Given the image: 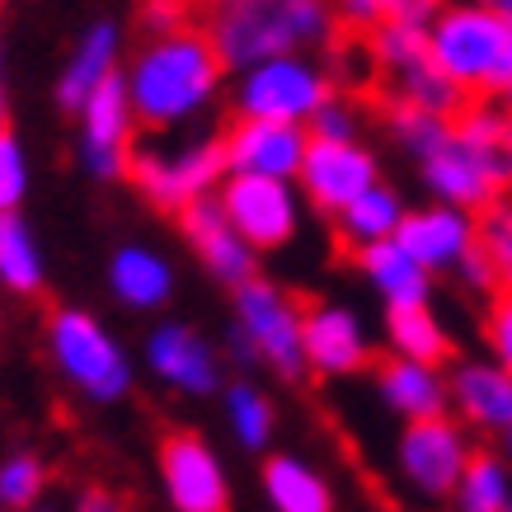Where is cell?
<instances>
[{"label": "cell", "instance_id": "cell-1", "mask_svg": "<svg viewBox=\"0 0 512 512\" xmlns=\"http://www.w3.org/2000/svg\"><path fill=\"white\" fill-rule=\"evenodd\" d=\"M221 71L226 66L202 29L160 33L127 76V99H132L137 123L165 132V127H179L184 118L202 113L207 99L217 94Z\"/></svg>", "mask_w": 512, "mask_h": 512}, {"label": "cell", "instance_id": "cell-2", "mask_svg": "<svg viewBox=\"0 0 512 512\" xmlns=\"http://www.w3.org/2000/svg\"><path fill=\"white\" fill-rule=\"evenodd\" d=\"M202 33L221 66H259L329 38V0H202Z\"/></svg>", "mask_w": 512, "mask_h": 512}, {"label": "cell", "instance_id": "cell-3", "mask_svg": "<svg viewBox=\"0 0 512 512\" xmlns=\"http://www.w3.org/2000/svg\"><path fill=\"white\" fill-rule=\"evenodd\" d=\"M301 320H306V306L287 287L254 273L249 282L231 287V334L221 353L235 367H264L278 381H301L306 376Z\"/></svg>", "mask_w": 512, "mask_h": 512}, {"label": "cell", "instance_id": "cell-4", "mask_svg": "<svg viewBox=\"0 0 512 512\" xmlns=\"http://www.w3.org/2000/svg\"><path fill=\"white\" fill-rule=\"evenodd\" d=\"M47 362L62 376L66 386L76 390L85 404H123L137 386V362L123 343L113 339V329L94 311L80 306H57L47 315Z\"/></svg>", "mask_w": 512, "mask_h": 512}, {"label": "cell", "instance_id": "cell-5", "mask_svg": "<svg viewBox=\"0 0 512 512\" xmlns=\"http://www.w3.org/2000/svg\"><path fill=\"white\" fill-rule=\"evenodd\" d=\"M442 76L461 94H503L512 85V19L484 5H461L437 15L428 29Z\"/></svg>", "mask_w": 512, "mask_h": 512}, {"label": "cell", "instance_id": "cell-6", "mask_svg": "<svg viewBox=\"0 0 512 512\" xmlns=\"http://www.w3.org/2000/svg\"><path fill=\"white\" fill-rule=\"evenodd\" d=\"M372 62L381 66V80H386L390 99H400V104L442 113V118H456V109L466 104V94L442 76V66L433 57V43H428V29H414V24H372Z\"/></svg>", "mask_w": 512, "mask_h": 512}, {"label": "cell", "instance_id": "cell-7", "mask_svg": "<svg viewBox=\"0 0 512 512\" xmlns=\"http://www.w3.org/2000/svg\"><path fill=\"white\" fill-rule=\"evenodd\" d=\"M470 428L437 414V419H419V423H400V442H395V475L414 498L423 503H447L461 470H466L470 451Z\"/></svg>", "mask_w": 512, "mask_h": 512}, {"label": "cell", "instance_id": "cell-8", "mask_svg": "<svg viewBox=\"0 0 512 512\" xmlns=\"http://www.w3.org/2000/svg\"><path fill=\"white\" fill-rule=\"evenodd\" d=\"M156 475L170 512H231V470L221 451L193 428L160 437Z\"/></svg>", "mask_w": 512, "mask_h": 512}, {"label": "cell", "instance_id": "cell-9", "mask_svg": "<svg viewBox=\"0 0 512 512\" xmlns=\"http://www.w3.org/2000/svg\"><path fill=\"white\" fill-rule=\"evenodd\" d=\"M127 179L141 188V198L160 212H184L188 202L212 198V188L226 179V151L221 137L193 141L184 151H132Z\"/></svg>", "mask_w": 512, "mask_h": 512}, {"label": "cell", "instance_id": "cell-10", "mask_svg": "<svg viewBox=\"0 0 512 512\" xmlns=\"http://www.w3.org/2000/svg\"><path fill=\"white\" fill-rule=\"evenodd\" d=\"M141 367L184 400H212L226 386V353L184 320H160L141 343Z\"/></svg>", "mask_w": 512, "mask_h": 512}, {"label": "cell", "instance_id": "cell-11", "mask_svg": "<svg viewBox=\"0 0 512 512\" xmlns=\"http://www.w3.org/2000/svg\"><path fill=\"white\" fill-rule=\"evenodd\" d=\"M217 202L254 254H273V249L292 245L301 231V193L292 188V179L226 174Z\"/></svg>", "mask_w": 512, "mask_h": 512}, {"label": "cell", "instance_id": "cell-12", "mask_svg": "<svg viewBox=\"0 0 512 512\" xmlns=\"http://www.w3.org/2000/svg\"><path fill=\"white\" fill-rule=\"evenodd\" d=\"M325 71H315L301 57H268V62L249 66L245 85L235 94L240 118H268V123H311V113L329 99Z\"/></svg>", "mask_w": 512, "mask_h": 512}, {"label": "cell", "instance_id": "cell-13", "mask_svg": "<svg viewBox=\"0 0 512 512\" xmlns=\"http://www.w3.org/2000/svg\"><path fill=\"white\" fill-rule=\"evenodd\" d=\"M301 353H306V376L348 381V376L372 367L376 348L367 334V320L353 306L315 301V306H306V320H301Z\"/></svg>", "mask_w": 512, "mask_h": 512}, {"label": "cell", "instance_id": "cell-14", "mask_svg": "<svg viewBox=\"0 0 512 512\" xmlns=\"http://www.w3.org/2000/svg\"><path fill=\"white\" fill-rule=\"evenodd\" d=\"M80 160L94 179H127L132 165V132H137V113L127 99V80L113 71L94 85V94L80 109Z\"/></svg>", "mask_w": 512, "mask_h": 512}, {"label": "cell", "instance_id": "cell-15", "mask_svg": "<svg viewBox=\"0 0 512 512\" xmlns=\"http://www.w3.org/2000/svg\"><path fill=\"white\" fill-rule=\"evenodd\" d=\"M296 184H301V198L311 202L315 212L325 217H339L343 207L367 193L372 184H381V165L376 156L362 146V141H306V160L296 170Z\"/></svg>", "mask_w": 512, "mask_h": 512}, {"label": "cell", "instance_id": "cell-16", "mask_svg": "<svg viewBox=\"0 0 512 512\" xmlns=\"http://www.w3.org/2000/svg\"><path fill=\"white\" fill-rule=\"evenodd\" d=\"M447 414L480 437L512 428V372L494 357H456L447 367Z\"/></svg>", "mask_w": 512, "mask_h": 512}, {"label": "cell", "instance_id": "cell-17", "mask_svg": "<svg viewBox=\"0 0 512 512\" xmlns=\"http://www.w3.org/2000/svg\"><path fill=\"white\" fill-rule=\"evenodd\" d=\"M311 132L301 123H268V118H240L221 137L226 174H264V179H296L306 160Z\"/></svg>", "mask_w": 512, "mask_h": 512}, {"label": "cell", "instance_id": "cell-18", "mask_svg": "<svg viewBox=\"0 0 512 512\" xmlns=\"http://www.w3.org/2000/svg\"><path fill=\"white\" fill-rule=\"evenodd\" d=\"M395 240L404 245V254H414L428 273H456L475 254V212H461V207H447V202H428V207H414L404 212Z\"/></svg>", "mask_w": 512, "mask_h": 512}, {"label": "cell", "instance_id": "cell-19", "mask_svg": "<svg viewBox=\"0 0 512 512\" xmlns=\"http://www.w3.org/2000/svg\"><path fill=\"white\" fill-rule=\"evenodd\" d=\"M179 226H184L188 249L198 254V264L221 282V287H240V282L254 278V264L259 254L245 245V235L231 226V217L221 212L217 198H198L179 212Z\"/></svg>", "mask_w": 512, "mask_h": 512}, {"label": "cell", "instance_id": "cell-20", "mask_svg": "<svg viewBox=\"0 0 512 512\" xmlns=\"http://www.w3.org/2000/svg\"><path fill=\"white\" fill-rule=\"evenodd\" d=\"M419 174H423V188H428L437 202L461 207V212H484L494 198H503L494 184V174H489V165L456 137V127L419 160Z\"/></svg>", "mask_w": 512, "mask_h": 512}, {"label": "cell", "instance_id": "cell-21", "mask_svg": "<svg viewBox=\"0 0 512 512\" xmlns=\"http://www.w3.org/2000/svg\"><path fill=\"white\" fill-rule=\"evenodd\" d=\"M372 386L376 400L390 419L400 423H419L447 414V367L433 362H409V357H381L372 362Z\"/></svg>", "mask_w": 512, "mask_h": 512}, {"label": "cell", "instance_id": "cell-22", "mask_svg": "<svg viewBox=\"0 0 512 512\" xmlns=\"http://www.w3.org/2000/svg\"><path fill=\"white\" fill-rule=\"evenodd\" d=\"M259 489L273 512H339L329 475L301 451H268L259 466Z\"/></svg>", "mask_w": 512, "mask_h": 512}, {"label": "cell", "instance_id": "cell-23", "mask_svg": "<svg viewBox=\"0 0 512 512\" xmlns=\"http://www.w3.org/2000/svg\"><path fill=\"white\" fill-rule=\"evenodd\" d=\"M357 268L362 278L381 296L386 311H409V306H433V273L404 254L400 240H381V245L357 249Z\"/></svg>", "mask_w": 512, "mask_h": 512}, {"label": "cell", "instance_id": "cell-24", "mask_svg": "<svg viewBox=\"0 0 512 512\" xmlns=\"http://www.w3.org/2000/svg\"><path fill=\"white\" fill-rule=\"evenodd\" d=\"M109 292L127 311H165L174 296V264L151 245H123L109 259Z\"/></svg>", "mask_w": 512, "mask_h": 512}, {"label": "cell", "instance_id": "cell-25", "mask_svg": "<svg viewBox=\"0 0 512 512\" xmlns=\"http://www.w3.org/2000/svg\"><path fill=\"white\" fill-rule=\"evenodd\" d=\"M221 419L240 451H268L278 437V404L249 376H235L221 386Z\"/></svg>", "mask_w": 512, "mask_h": 512}, {"label": "cell", "instance_id": "cell-26", "mask_svg": "<svg viewBox=\"0 0 512 512\" xmlns=\"http://www.w3.org/2000/svg\"><path fill=\"white\" fill-rule=\"evenodd\" d=\"M451 127H456V137L466 141L470 151L489 165L498 193H508L512 188V118H508V109H494V104H461L456 118H451Z\"/></svg>", "mask_w": 512, "mask_h": 512}, {"label": "cell", "instance_id": "cell-27", "mask_svg": "<svg viewBox=\"0 0 512 512\" xmlns=\"http://www.w3.org/2000/svg\"><path fill=\"white\" fill-rule=\"evenodd\" d=\"M404 221V202L395 188L386 184H372L367 193H357L348 207H343L339 217H334V231L348 249H367V245H381V240H395Z\"/></svg>", "mask_w": 512, "mask_h": 512}, {"label": "cell", "instance_id": "cell-28", "mask_svg": "<svg viewBox=\"0 0 512 512\" xmlns=\"http://www.w3.org/2000/svg\"><path fill=\"white\" fill-rule=\"evenodd\" d=\"M451 512H508L512 508V466L498 447L470 451L461 480L451 489Z\"/></svg>", "mask_w": 512, "mask_h": 512}, {"label": "cell", "instance_id": "cell-29", "mask_svg": "<svg viewBox=\"0 0 512 512\" xmlns=\"http://www.w3.org/2000/svg\"><path fill=\"white\" fill-rule=\"evenodd\" d=\"M386 353L409 357V362H433L447 367L451 334L433 315V306H409V311H386Z\"/></svg>", "mask_w": 512, "mask_h": 512}, {"label": "cell", "instance_id": "cell-30", "mask_svg": "<svg viewBox=\"0 0 512 512\" xmlns=\"http://www.w3.org/2000/svg\"><path fill=\"white\" fill-rule=\"evenodd\" d=\"M0 287L15 296L43 292V249L15 212H0Z\"/></svg>", "mask_w": 512, "mask_h": 512}, {"label": "cell", "instance_id": "cell-31", "mask_svg": "<svg viewBox=\"0 0 512 512\" xmlns=\"http://www.w3.org/2000/svg\"><path fill=\"white\" fill-rule=\"evenodd\" d=\"M113 43H118V33L109 29V24H99V29H90V38L80 43L76 62L66 66L62 76V104L66 109H85V99L94 94V85L104 76H113Z\"/></svg>", "mask_w": 512, "mask_h": 512}, {"label": "cell", "instance_id": "cell-32", "mask_svg": "<svg viewBox=\"0 0 512 512\" xmlns=\"http://www.w3.org/2000/svg\"><path fill=\"white\" fill-rule=\"evenodd\" d=\"M47 461L33 451H10L0 461V508L5 512H33L47 494Z\"/></svg>", "mask_w": 512, "mask_h": 512}, {"label": "cell", "instance_id": "cell-33", "mask_svg": "<svg viewBox=\"0 0 512 512\" xmlns=\"http://www.w3.org/2000/svg\"><path fill=\"white\" fill-rule=\"evenodd\" d=\"M386 127H390V137H395V146H400L404 156L423 160L437 146V141L451 132V118H442V113H428V109H414V104H400V99H390V104H386Z\"/></svg>", "mask_w": 512, "mask_h": 512}, {"label": "cell", "instance_id": "cell-34", "mask_svg": "<svg viewBox=\"0 0 512 512\" xmlns=\"http://www.w3.org/2000/svg\"><path fill=\"white\" fill-rule=\"evenodd\" d=\"M475 240L498 287H512V198H494L475 212Z\"/></svg>", "mask_w": 512, "mask_h": 512}, {"label": "cell", "instance_id": "cell-35", "mask_svg": "<svg viewBox=\"0 0 512 512\" xmlns=\"http://www.w3.org/2000/svg\"><path fill=\"white\" fill-rule=\"evenodd\" d=\"M484 353L494 357L498 367L512 372V287H498L489 296V311H484Z\"/></svg>", "mask_w": 512, "mask_h": 512}, {"label": "cell", "instance_id": "cell-36", "mask_svg": "<svg viewBox=\"0 0 512 512\" xmlns=\"http://www.w3.org/2000/svg\"><path fill=\"white\" fill-rule=\"evenodd\" d=\"M29 188V165H24V151L19 141L0 127V212H15L19 198Z\"/></svg>", "mask_w": 512, "mask_h": 512}, {"label": "cell", "instance_id": "cell-37", "mask_svg": "<svg viewBox=\"0 0 512 512\" xmlns=\"http://www.w3.org/2000/svg\"><path fill=\"white\" fill-rule=\"evenodd\" d=\"M311 137H320V141H357V109L329 94L325 104L311 113Z\"/></svg>", "mask_w": 512, "mask_h": 512}, {"label": "cell", "instance_id": "cell-38", "mask_svg": "<svg viewBox=\"0 0 512 512\" xmlns=\"http://www.w3.org/2000/svg\"><path fill=\"white\" fill-rule=\"evenodd\" d=\"M376 15H381V24H414V29H423L437 15V0H376Z\"/></svg>", "mask_w": 512, "mask_h": 512}, {"label": "cell", "instance_id": "cell-39", "mask_svg": "<svg viewBox=\"0 0 512 512\" xmlns=\"http://www.w3.org/2000/svg\"><path fill=\"white\" fill-rule=\"evenodd\" d=\"M76 512H132V503L123 494L104 489V484H85L76 494Z\"/></svg>", "mask_w": 512, "mask_h": 512}, {"label": "cell", "instance_id": "cell-40", "mask_svg": "<svg viewBox=\"0 0 512 512\" xmlns=\"http://www.w3.org/2000/svg\"><path fill=\"white\" fill-rule=\"evenodd\" d=\"M498 451H503V461L512 466V428H503V433H498Z\"/></svg>", "mask_w": 512, "mask_h": 512}, {"label": "cell", "instance_id": "cell-41", "mask_svg": "<svg viewBox=\"0 0 512 512\" xmlns=\"http://www.w3.org/2000/svg\"><path fill=\"white\" fill-rule=\"evenodd\" d=\"M484 10H498L503 19H512V0H480Z\"/></svg>", "mask_w": 512, "mask_h": 512}, {"label": "cell", "instance_id": "cell-42", "mask_svg": "<svg viewBox=\"0 0 512 512\" xmlns=\"http://www.w3.org/2000/svg\"><path fill=\"white\" fill-rule=\"evenodd\" d=\"M503 109H508V118H512V85L503 90Z\"/></svg>", "mask_w": 512, "mask_h": 512}, {"label": "cell", "instance_id": "cell-43", "mask_svg": "<svg viewBox=\"0 0 512 512\" xmlns=\"http://www.w3.org/2000/svg\"><path fill=\"white\" fill-rule=\"evenodd\" d=\"M33 512H43V508H33Z\"/></svg>", "mask_w": 512, "mask_h": 512}, {"label": "cell", "instance_id": "cell-44", "mask_svg": "<svg viewBox=\"0 0 512 512\" xmlns=\"http://www.w3.org/2000/svg\"><path fill=\"white\" fill-rule=\"evenodd\" d=\"M0 113H5V109H0Z\"/></svg>", "mask_w": 512, "mask_h": 512}, {"label": "cell", "instance_id": "cell-45", "mask_svg": "<svg viewBox=\"0 0 512 512\" xmlns=\"http://www.w3.org/2000/svg\"><path fill=\"white\" fill-rule=\"evenodd\" d=\"M0 512H5V508H0Z\"/></svg>", "mask_w": 512, "mask_h": 512}]
</instances>
